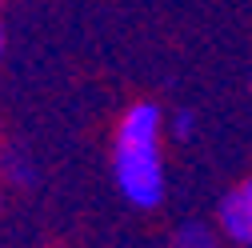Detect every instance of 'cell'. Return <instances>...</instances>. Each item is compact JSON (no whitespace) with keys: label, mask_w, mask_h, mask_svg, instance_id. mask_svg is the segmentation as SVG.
<instances>
[{"label":"cell","mask_w":252,"mask_h":248,"mask_svg":"<svg viewBox=\"0 0 252 248\" xmlns=\"http://www.w3.org/2000/svg\"><path fill=\"white\" fill-rule=\"evenodd\" d=\"M164 116L160 104L136 100L116 124V140H112V172H116V188L132 208H156L164 200L168 176H164Z\"/></svg>","instance_id":"obj_1"},{"label":"cell","mask_w":252,"mask_h":248,"mask_svg":"<svg viewBox=\"0 0 252 248\" xmlns=\"http://www.w3.org/2000/svg\"><path fill=\"white\" fill-rule=\"evenodd\" d=\"M216 228L224 232L228 244H236V248H252V172H248L244 180H236L232 188L220 196Z\"/></svg>","instance_id":"obj_2"},{"label":"cell","mask_w":252,"mask_h":248,"mask_svg":"<svg viewBox=\"0 0 252 248\" xmlns=\"http://www.w3.org/2000/svg\"><path fill=\"white\" fill-rule=\"evenodd\" d=\"M172 248H224V232L204 220H184L172 236Z\"/></svg>","instance_id":"obj_3"},{"label":"cell","mask_w":252,"mask_h":248,"mask_svg":"<svg viewBox=\"0 0 252 248\" xmlns=\"http://www.w3.org/2000/svg\"><path fill=\"white\" fill-rule=\"evenodd\" d=\"M0 4H4V0H0Z\"/></svg>","instance_id":"obj_6"},{"label":"cell","mask_w":252,"mask_h":248,"mask_svg":"<svg viewBox=\"0 0 252 248\" xmlns=\"http://www.w3.org/2000/svg\"><path fill=\"white\" fill-rule=\"evenodd\" d=\"M164 132H168L176 144H188V140L200 132V116H196L192 108H172V112L164 116Z\"/></svg>","instance_id":"obj_4"},{"label":"cell","mask_w":252,"mask_h":248,"mask_svg":"<svg viewBox=\"0 0 252 248\" xmlns=\"http://www.w3.org/2000/svg\"><path fill=\"white\" fill-rule=\"evenodd\" d=\"M0 56H4V32H0Z\"/></svg>","instance_id":"obj_5"}]
</instances>
